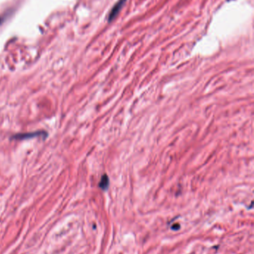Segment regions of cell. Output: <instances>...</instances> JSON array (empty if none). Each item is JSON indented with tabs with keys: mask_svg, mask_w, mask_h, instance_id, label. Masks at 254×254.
I'll return each instance as SVG.
<instances>
[{
	"mask_svg": "<svg viewBox=\"0 0 254 254\" xmlns=\"http://www.w3.org/2000/svg\"><path fill=\"white\" fill-rule=\"evenodd\" d=\"M126 1H127V0H119V2H118L117 3H116V5L113 7V8H112L111 11H110V13L108 16L109 22H112L113 19H116V17L117 16L118 14H119V11H121L122 7L124 6V5L125 4Z\"/></svg>",
	"mask_w": 254,
	"mask_h": 254,
	"instance_id": "cell-1",
	"label": "cell"
},
{
	"mask_svg": "<svg viewBox=\"0 0 254 254\" xmlns=\"http://www.w3.org/2000/svg\"><path fill=\"white\" fill-rule=\"evenodd\" d=\"M40 135H42V132H31V133L28 134H20V135H16L14 136V138L18 140H22L25 138H33V137L38 136Z\"/></svg>",
	"mask_w": 254,
	"mask_h": 254,
	"instance_id": "cell-2",
	"label": "cell"
},
{
	"mask_svg": "<svg viewBox=\"0 0 254 254\" xmlns=\"http://www.w3.org/2000/svg\"><path fill=\"white\" fill-rule=\"evenodd\" d=\"M108 186H109L108 177H107L106 175H104V176L101 178V181L100 183H99V187L101 188L102 190H107Z\"/></svg>",
	"mask_w": 254,
	"mask_h": 254,
	"instance_id": "cell-3",
	"label": "cell"
},
{
	"mask_svg": "<svg viewBox=\"0 0 254 254\" xmlns=\"http://www.w3.org/2000/svg\"><path fill=\"white\" fill-rule=\"evenodd\" d=\"M171 228H172V230H178L179 228H180V224H174V226H173V227Z\"/></svg>",
	"mask_w": 254,
	"mask_h": 254,
	"instance_id": "cell-4",
	"label": "cell"
},
{
	"mask_svg": "<svg viewBox=\"0 0 254 254\" xmlns=\"http://www.w3.org/2000/svg\"><path fill=\"white\" fill-rule=\"evenodd\" d=\"M0 22H1V19H0Z\"/></svg>",
	"mask_w": 254,
	"mask_h": 254,
	"instance_id": "cell-5",
	"label": "cell"
}]
</instances>
